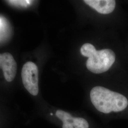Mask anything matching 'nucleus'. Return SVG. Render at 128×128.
<instances>
[{"label":"nucleus","mask_w":128,"mask_h":128,"mask_svg":"<svg viewBox=\"0 0 128 128\" xmlns=\"http://www.w3.org/2000/svg\"><path fill=\"white\" fill-rule=\"evenodd\" d=\"M42 116L59 128H107L87 115L60 109L45 112Z\"/></svg>","instance_id":"f03ea898"},{"label":"nucleus","mask_w":128,"mask_h":128,"mask_svg":"<svg viewBox=\"0 0 128 128\" xmlns=\"http://www.w3.org/2000/svg\"><path fill=\"white\" fill-rule=\"evenodd\" d=\"M32 1L30 0H8V2L12 4L16 5L22 6H26L28 4H30Z\"/></svg>","instance_id":"0eeeda50"},{"label":"nucleus","mask_w":128,"mask_h":128,"mask_svg":"<svg viewBox=\"0 0 128 128\" xmlns=\"http://www.w3.org/2000/svg\"><path fill=\"white\" fill-rule=\"evenodd\" d=\"M81 54L88 58L87 68L94 74H101L107 71L115 61L114 52L110 49L96 50L90 43H85L81 48Z\"/></svg>","instance_id":"7ed1b4c3"},{"label":"nucleus","mask_w":128,"mask_h":128,"mask_svg":"<svg viewBox=\"0 0 128 128\" xmlns=\"http://www.w3.org/2000/svg\"><path fill=\"white\" fill-rule=\"evenodd\" d=\"M0 68L2 69L7 82H10L14 80L17 73V65L11 54L8 52L0 54Z\"/></svg>","instance_id":"39448f33"},{"label":"nucleus","mask_w":128,"mask_h":128,"mask_svg":"<svg viewBox=\"0 0 128 128\" xmlns=\"http://www.w3.org/2000/svg\"><path fill=\"white\" fill-rule=\"evenodd\" d=\"M84 2L98 12L103 14L112 13L116 5L114 0H84Z\"/></svg>","instance_id":"423d86ee"},{"label":"nucleus","mask_w":128,"mask_h":128,"mask_svg":"<svg viewBox=\"0 0 128 128\" xmlns=\"http://www.w3.org/2000/svg\"><path fill=\"white\" fill-rule=\"evenodd\" d=\"M89 99L94 112L105 122L124 112L128 107V100L126 96L101 86L92 88Z\"/></svg>","instance_id":"f257e3e1"},{"label":"nucleus","mask_w":128,"mask_h":128,"mask_svg":"<svg viewBox=\"0 0 128 128\" xmlns=\"http://www.w3.org/2000/svg\"><path fill=\"white\" fill-rule=\"evenodd\" d=\"M22 78L23 86L33 96H37L39 92L38 71L37 65L29 61L23 65L22 70Z\"/></svg>","instance_id":"20e7f679"}]
</instances>
